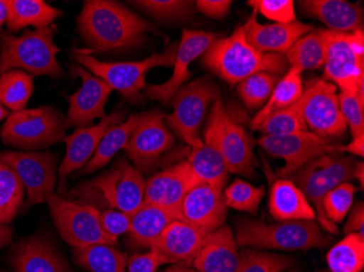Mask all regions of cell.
I'll use <instances>...</instances> for the list:
<instances>
[{"mask_svg": "<svg viewBox=\"0 0 364 272\" xmlns=\"http://www.w3.org/2000/svg\"><path fill=\"white\" fill-rule=\"evenodd\" d=\"M269 210L278 221L316 220L314 208L299 187L289 179H278L272 185Z\"/></svg>", "mask_w": 364, "mask_h": 272, "instance_id": "27", "label": "cell"}, {"mask_svg": "<svg viewBox=\"0 0 364 272\" xmlns=\"http://www.w3.org/2000/svg\"><path fill=\"white\" fill-rule=\"evenodd\" d=\"M139 9L165 22H185L196 14V3L190 0H140L130 1Z\"/></svg>", "mask_w": 364, "mask_h": 272, "instance_id": "38", "label": "cell"}, {"mask_svg": "<svg viewBox=\"0 0 364 272\" xmlns=\"http://www.w3.org/2000/svg\"><path fill=\"white\" fill-rule=\"evenodd\" d=\"M355 192L357 187L355 185L345 182L339 184L323 198V210L329 221L335 224L343 222L353 206Z\"/></svg>", "mask_w": 364, "mask_h": 272, "instance_id": "43", "label": "cell"}, {"mask_svg": "<svg viewBox=\"0 0 364 272\" xmlns=\"http://www.w3.org/2000/svg\"><path fill=\"white\" fill-rule=\"evenodd\" d=\"M259 144L272 156L285 161V165L278 170V177L282 179L291 177L318 157L337 154V144L309 131L289 135H262Z\"/></svg>", "mask_w": 364, "mask_h": 272, "instance_id": "15", "label": "cell"}, {"mask_svg": "<svg viewBox=\"0 0 364 272\" xmlns=\"http://www.w3.org/2000/svg\"><path fill=\"white\" fill-rule=\"evenodd\" d=\"M226 207L223 190L210 184L198 183L182 200L180 217L181 221L210 234L224 224Z\"/></svg>", "mask_w": 364, "mask_h": 272, "instance_id": "21", "label": "cell"}, {"mask_svg": "<svg viewBox=\"0 0 364 272\" xmlns=\"http://www.w3.org/2000/svg\"><path fill=\"white\" fill-rule=\"evenodd\" d=\"M337 154L343 153H349V154L357 155V156L363 157L364 155V134L359 135L353 138L351 143L348 145L337 144Z\"/></svg>", "mask_w": 364, "mask_h": 272, "instance_id": "50", "label": "cell"}, {"mask_svg": "<svg viewBox=\"0 0 364 272\" xmlns=\"http://www.w3.org/2000/svg\"><path fill=\"white\" fill-rule=\"evenodd\" d=\"M290 257L245 249L240 253V266L237 272H284L294 265Z\"/></svg>", "mask_w": 364, "mask_h": 272, "instance_id": "42", "label": "cell"}, {"mask_svg": "<svg viewBox=\"0 0 364 272\" xmlns=\"http://www.w3.org/2000/svg\"><path fill=\"white\" fill-rule=\"evenodd\" d=\"M70 69L73 75L81 77L82 87L77 93L67 97L69 109L65 118L69 126L87 128L95 119L106 116L104 108L112 89L105 81L79 65H71Z\"/></svg>", "mask_w": 364, "mask_h": 272, "instance_id": "19", "label": "cell"}, {"mask_svg": "<svg viewBox=\"0 0 364 272\" xmlns=\"http://www.w3.org/2000/svg\"><path fill=\"white\" fill-rule=\"evenodd\" d=\"M231 0H198L196 9L212 19L223 20L230 11Z\"/></svg>", "mask_w": 364, "mask_h": 272, "instance_id": "48", "label": "cell"}, {"mask_svg": "<svg viewBox=\"0 0 364 272\" xmlns=\"http://www.w3.org/2000/svg\"><path fill=\"white\" fill-rule=\"evenodd\" d=\"M147 114L149 112L132 114L127 119V121L108 128L96 149L95 154L83 169L80 170L79 175L95 173L100 168L105 167L120 149L124 148L131 134L138 128L139 124L144 121Z\"/></svg>", "mask_w": 364, "mask_h": 272, "instance_id": "30", "label": "cell"}, {"mask_svg": "<svg viewBox=\"0 0 364 272\" xmlns=\"http://www.w3.org/2000/svg\"><path fill=\"white\" fill-rule=\"evenodd\" d=\"M290 67L304 70L320 69L324 65V44L320 31L313 30L296 40L285 54Z\"/></svg>", "mask_w": 364, "mask_h": 272, "instance_id": "36", "label": "cell"}, {"mask_svg": "<svg viewBox=\"0 0 364 272\" xmlns=\"http://www.w3.org/2000/svg\"><path fill=\"white\" fill-rule=\"evenodd\" d=\"M46 202L57 230L71 246L75 249L97 244L117 246V239L107 234L102 228L100 210L93 206L65 200L54 193L47 197Z\"/></svg>", "mask_w": 364, "mask_h": 272, "instance_id": "11", "label": "cell"}, {"mask_svg": "<svg viewBox=\"0 0 364 272\" xmlns=\"http://www.w3.org/2000/svg\"><path fill=\"white\" fill-rule=\"evenodd\" d=\"M77 32L91 46L83 54L90 55L141 46L156 28L117 1L87 0L77 18Z\"/></svg>", "mask_w": 364, "mask_h": 272, "instance_id": "1", "label": "cell"}, {"mask_svg": "<svg viewBox=\"0 0 364 272\" xmlns=\"http://www.w3.org/2000/svg\"><path fill=\"white\" fill-rule=\"evenodd\" d=\"M237 244L259 249L309 251L324 249L333 241L314 220L280 221L267 224L243 218L236 224Z\"/></svg>", "mask_w": 364, "mask_h": 272, "instance_id": "4", "label": "cell"}, {"mask_svg": "<svg viewBox=\"0 0 364 272\" xmlns=\"http://www.w3.org/2000/svg\"><path fill=\"white\" fill-rule=\"evenodd\" d=\"M302 93H304L302 71L298 67H289L284 77H282L276 84L267 104L252 119L251 128L253 130H257L259 124L269 114L294 105L296 100L301 97Z\"/></svg>", "mask_w": 364, "mask_h": 272, "instance_id": "32", "label": "cell"}, {"mask_svg": "<svg viewBox=\"0 0 364 272\" xmlns=\"http://www.w3.org/2000/svg\"><path fill=\"white\" fill-rule=\"evenodd\" d=\"M165 263V259L155 249L145 254H134L127 259L129 272H156L157 268Z\"/></svg>", "mask_w": 364, "mask_h": 272, "instance_id": "47", "label": "cell"}, {"mask_svg": "<svg viewBox=\"0 0 364 272\" xmlns=\"http://www.w3.org/2000/svg\"><path fill=\"white\" fill-rule=\"evenodd\" d=\"M63 16V11L43 0H10L8 1V32H19L26 26L45 28Z\"/></svg>", "mask_w": 364, "mask_h": 272, "instance_id": "31", "label": "cell"}, {"mask_svg": "<svg viewBox=\"0 0 364 272\" xmlns=\"http://www.w3.org/2000/svg\"><path fill=\"white\" fill-rule=\"evenodd\" d=\"M8 1L0 0V34L3 32L4 24L7 23Z\"/></svg>", "mask_w": 364, "mask_h": 272, "instance_id": "52", "label": "cell"}, {"mask_svg": "<svg viewBox=\"0 0 364 272\" xmlns=\"http://www.w3.org/2000/svg\"><path fill=\"white\" fill-rule=\"evenodd\" d=\"M75 259L90 272H126L127 255L108 245L75 249Z\"/></svg>", "mask_w": 364, "mask_h": 272, "instance_id": "33", "label": "cell"}, {"mask_svg": "<svg viewBox=\"0 0 364 272\" xmlns=\"http://www.w3.org/2000/svg\"><path fill=\"white\" fill-rule=\"evenodd\" d=\"M131 217L128 212H119L114 210H100V220L102 228L107 234L116 237L130 230Z\"/></svg>", "mask_w": 364, "mask_h": 272, "instance_id": "46", "label": "cell"}, {"mask_svg": "<svg viewBox=\"0 0 364 272\" xmlns=\"http://www.w3.org/2000/svg\"><path fill=\"white\" fill-rule=\"evenodd\" d=\"M200 183L188 161H181L151 177L145 182L144 200L178 214L188 192Z\"/></svg>", "mask_w": 364, "mask_h": 272, "instance_id": "20", "label": "cell"}, {"mask_svg": "<svg viewBox=\"0 0 364 272\" xmlns=\"http://www.w3.org/2000/svg\"><path fill=\"white\" fill-rule=\"evenodd\" d=\"M11 240V228L8 224H0V249L9 245Z\"/></svg>", "mask_w": 364, "mask_h": 272, "instance_id": "51", "label": "cell"}, {"mask_svg": "<svg viewBox=\"0 0 364 272\" xmlns=\"http://www.w3.org/2000/svg\"><path fill=\"white\" fill-rule=\"evenodd\" d=\"M145 180L138 168L119 161L96 179L79 184L71 197L96 210H114L134 214L144 200Z\"/></svg>", "mask_w": 364, "mask_h": 272, "instance_id": "3", "label": "cell"}, {"mask_svg": "<svg viewBox=\"0 0 364 272\" xmlns=\"http://www.w3.org/2000/svg\"><path fill=\"white\" fill-rule=\"evenodd\" d=\"M0 272H1V271H0Z\"/></svg>", "mask_w": 364, "mask_h": 272, "instance_id": "57", "label": "cell"}, {"mask_svg": "<svg viewBox=\"0 0 364 272\" xmlns=\"http://www.w3.org/2000/svg\"><path fill=\"white\" fill-rule=\"evenodd\" d=\"M191 265L196 272L238 271L240 253L232 230L223 226L206 235Z\"/></svg>", "mask_w": 364, "mask_h": 272, "instance_id": "22", "label": "cell"}, {"mask_svg": "<svg viewBox=\"0 0 364 272\" xmlns=\"http://www.w3.org/2000/svg\"><path fill=\"white\" fill-rule=\"evenodd\" d=\"M343 232L346 234L358 233L364 237V205L363 202H358L357 205L351 210L348 221L345 224Z\"/></svg>", "mask_w": 364, "mask_h": 272, "instance_id": "49", "label": "cell"}, {"mask_svg": "<svg viewBox=\"0 0 364 272\" xmlns=\"http://www.w3.org/2000/svg\"><path fill=\"white\" fill-rule=\"evenodd\" d=\"M124 110L112 111L102 118L100 124L95 126L79 128L65 136V143L67 146L65 156L59 167V185L58 193L65 195L67 189V179L73 171L81 169L91 161L95 154L98 145L101 143L104 134L108 128L114 124H119L124 118Z\"/></svg>", "mask_w": 364, "mask_h": 272, "instance_id": "18", "label": "cell"}, {"mask_svg": "<svg viewBox=\"0 0 364 272\" xmlns=\"http://www.w3.org/2000/svg\"><path fill=\"white\" fill-rule=\"evenodd\" d=\"M208 70L230 85L257 72H287V61L280 54H263L247 42L245 28L239 26L228 38H218L203 54Z\"/></svg>", "mask_w": 364, "mask_h": 272, "instance_id": "2", "label": "cell"}, {"mask_svg": "<svg viewBox=\"0 0 364 272\" xmlns=\"http://www.w3.org/2000/svg\"><path fill=\"white\" fill-rule=\"evenodd\" d=\"M304 13L316 18L335 32L350 33L363 31V9L361 6L345 0H302Z\"/></svg>", "mask_w": 364, "mask_h": 272, "instance_id": "26", "label": "cell"}, {"mask_svg": "<svg viewBox=\"0 0 364 272\" xmlns=\"http://www.w3.org/2000/svg\"><path fill=\"white\" fill-rule=\"evenodd\" d=\"M290 272H299V271H298V270H292V271H290Z\"/></svg>", "mask_w": 364, "mask_h": 272, "instance_id": "56", "label": "cell"}, {"mask_svg": "<svg viewBox=\"0 0 364 272\" xmlns=\"http://www.w3.org/2000/svg\"><path fill=\"white\" fill-rule=\"evenodd\" d=\"M8 116V110L3 105H0V122L3 121L4 119H7Z\"/></svg>", "mask_w": 364, "mask_h": 272, "instance_id": "55", "label": "cell"}, {"mask_svg": "<svg viewBox=\"0 0 364 272\" xmlns=\"http://www.w3.org/2000/svg\"><path fill=\"white\" fill-rule=\"evenodd\" d=\"M56 30V26H50L26 31L21 36L3 31L0 34V77L14 69H24L33 77H63V67L57 60L59 48L54 42Z\"/></svg>", "mask_w": 364, "mask_h": 272, "instance_id": "5", "label": "cell"}, {"mask_svg": "<svg viewBox=\"0 0 364 272\" xmlns=\"http://www.w3.org/2000/svg\"><path fill=\"white\" fill-rule=\"evenodd\" d=\"M0 163L9 165L23 183L28 200L23 210L46 202L56 186L58 156L50 151L22 153L0 151Z\"/></svg>", "mask_w": 364, "mask_h": 272, "instance_id": "14", "label": "cell"}, {"mask_svg": "<svg viewBox=\"0 0 364 272\" xmlns=\"http://www.w3.org/2000/svg\"><path fill=\"white\" fill-rule=\"evenodd\" d=\"M278 81L273 73L257 72L241 81L237 91L247 109L255 110L267 104Z\"/></svg>", "mask_w": 364, "mask_h": 272, "instance_id": "40", "label": "cell"}, {"mask_svg": "<svg viewBox=\"0 0 364 272\" xmlns=\"http://www.w3.org/2000/svg\"><path fill=\"white\" fill-rule=\"evenodd\" d=\"M218 36L216 33L183 28L181 40L178 43L173 75L161 84H145V96L163 105H169L171 98L191 77L189 65L192 61L202 56Z\"/></svg>", "mask_w": 364, "mask_h": 272, "instance_id": "16", "label": "cell"}, {"mask_svg": "<svg viewBox=\"0 0 364 272\" xmlns=\"http://www.w3.org/2000/svg\"><path fill=\"white\" fill-rule=\"evenodd\" d=\"M220 99V89L210 75L186 84L171 98L173 114H165L164 122L175 131L191 148L201 147L200 128L206 110L213 102Z\"/></svg>", "mask_w": 364, "mask_h": 272, "instance_id": "10", "label": "cell"}, {"mask_svg": "<svg viewBox=\"0 0 364 272\" xmlns=\"http://www.w3.org/2000/svg\"><path fill=\"white\" fill-rule=\"evenodd\" d=\"M188 163L191 165L200 183L224 189L228 180V169L210 131L205 129L204 142L201 147L191 148Z\"/></svg>", "mask_w": 364, "mask_h": 272, "instance_id": "29", "label": "cell"}, {"mask_svg": "<svg viewBox=\"0 0 364 272\" xmlns=\"http://www.w3.org/2000/svg\"><path fill=\"white\" fill-rule=\"evenodd\" d=\"M247 42L263 54H280L285 56L296 40L314 30L313 24L296 21L291 24H261L257 12L243 26Z\"/></svg>", "mask_w": 364, "mask_h": 272, "instance_id": "23", "label": "cell"}, {"mask_svg": "<svg viewBox=\"0 0 364 272\" xmlns=\"http://www.w3.org/2000/svg\"><path fill=\"white\" fill-rule=\"evenodd\" d=\"M247 5L253 8V11L259 12L275 23L291 24L296 22L292 0H249Z\"/></svg>", "mask_w": 364, "mask_h": 272, "instance_id": "44", "label": "cell"}, {"mask_svg": "<svg viewBox=\"0 0 364 272\" xmlns=\"http://www.w3.org/2000/svg\"><path fill=\"white\" fill-rule=\"evenodd\" d=\"M69 124L56 108L22 109L10 114L0 130L4 144L24 151H38L63 142Z\"/></svg>", "mask_w": 364, "mask_h": 272, "instance_id": "8", "label": "cell"}, {"mask_svg": "<svg viewBox=\"0 0 364 272\" xmlns=\"http://www.w3.org/2000/svg\"><path fill=\"white\" fill-rule=\"evenodd\" d=\"M206 130L212 133L228 173L247 178L255 175L252 138L227 114L222 99L213 104Z\"/></svg>", "mask_w": 364, "mask_h": 272, "instance_id": "12", "label": "cell"}, {"mask_svg": "<svg viewBox=\"0 0 364 272\" xmlns=\"http://www.w3.org/2000/svg\"><path fill=\"white\" fill-rule=\"evenodd\" d=\"M339 107L353 138L364 134V97L357 93H339Z\"/></svg>", "mask_w": 364, "mask_h": 272, "instance_id": "45", "label": "cell"}, {"mask_svg": "<svg viewBox=\"0 0 364 272\" xmlns=\"http://www.w3.org/2000/svg\"><path fill=\"white\" fill-rule=\"evenodd\" d=\"M318 31L324 44V80L341 93H357L364 97L363 31Z\"/></svg>", "mask_w": 364, "mask_h": 272, "instance_id": "7", "label": "cell"}, {"mask_svg": "<svg viewBox=\"0 0 364 272\" xmlns=\"http://www.w3.org/2000/svg\"><path fill=\"white\" fill-rule=\"evenodd\" d=\"M327 263L332 272H361L364 265V237L350 233L329 249Z\"/></svg>", "mask_w": 364, "mask_h": 272, "instance_id": "34", "label": "cell"}, {"mask_svg": "<svg viewBox=\"0 0 364 272\" xmlns=\"http://www.w3.org/2000/svg\"><path fill=\"white\" fill-rule=\"evenodd\" d=\"M357 163L353 156L323 155L289 177L316 210V219L323 230L331 234L337 235L339 230L336 224L327 219L323 210V198L339 184L355 179Z\"/></svg>", "mask_w": 364, "mask_h": 272, "instance_id": "6", "label": "cell"}, {"mask_svg": "<svg viewBox=\"0 0 364 272\" xmlns=\"http://www.w3.org/2000/svg\"><path fill=\"white\" fill-rule=\"evenodd\" d=\"M177 47L178 43H173L163 54H153L144 60L132 62H103L80 50L73 56L80 65L105 81L112 89L122 93L132 103H140L147 72L156 67H173Z\"/></svg>", "mask_w": 364, "mask_h": 272, "instance_id": "9", "label": "cell"}, {"mask_svg": "<svg viewBox=\"0 0 364 272\" xmlns=\"http://www.w3.org/2000/svg\"><path fill=\"white\" fill-rule=\"evenodd\" d=\"M206 235L185 221L175 220L164 229L151 249L159 251L166 263L190 266Z\"/></svg>", "mask_w": 364, "mask_h": 272, "instance_id": "25", "label": "cell"}, {"mask_svg": "<svg viewBox=\"0 0 364 272\" xmlns=\"http://www.w3.org/2000/svg\"><path fill=\"white\" fill-rule=\"evenodd\" d=\"M33 75L21 70H10L0 77V105L12 111L26 109L34 91Z\"/></svg>", "mask_w": 364, "mask_h": 272, "instance_id": "35", "label": "cell"}, {"mask_svg": "<svg viewBox=\"0 0 364 272\" xmlns=\"http://www.w3.org/2000/svg\"><path fill=\"white\" fill-rule=\"evenodd\" d=\"M165 272H196V270L192 269L190 266L185 265V263H173V266L169 267Z\"/></svg>", "mask_w": 364, "mask_h": 272, "instance_id": "53", "label": "cell"}, {"mask_svg": "<svg viewBox=\"0 0 364 272\" xmlns=\"http://www.w3.org/2000/svg\"><path fill=\"white\" fill-rule=\"evenodd\" d=\"M175 220H180L175 212L142 202L131 217L130 230L128 231L131 245L136 249H151L164 229Z\"/></svg>", "mask_w": 364, "mask_h": 272, "instance_id": "28", "label": "cell"}, {"mask_svg": "<svg viewBox=\"0 0 364 272\" xmlns=\"http://www.w3.org/2000/svg\"><path fill=\"white\" fill-rule=\"evenodd\" d=\"M302 116L308 130L324 140L341 138L348 129L339 107L337 87L324 79L306 83L301 97Z\"/></svg>", "mask_w": 364, "mask_h": 272, "instance_id": "13", "label": "cell"}, {"mask_svg": "<svg viewBox=\"0 0 364 272\" xmlns=\"http://www.w3.org/2000/svg\"><path fill=\"white\" fill-rule=\"evenodd\" d=\"M257 130L261 131L263 135H289L306 132L308 126L302 116L300 98L294 105L269 114L259 124Z\"/></svg>", "mask_w": 364, "mask_h": 272, "instance_id": "39", "label": "cell"}, {"mask_svg": "<svg viewBox=\"0 0 364 272\" xmlns=\"http://www.w3.org/2000/svg\"><path fill=\"white\" fill-rule=\"evenodd\" d=\"M14 272H70L56 247L44 234H36L20 241L12 249Z\"/></svg>", "mask_w": 364, "mask_h": 272, "instance_id": "24", "label": "cell"}, {"mask_svg": "<svg viewBox=\"0 0 364 272\" xmlns=\"http://www.w3.org/2000/svg\"><path fill=\"white\" fill-rule=\"evenodd\" d=\"M24 185L9 165L0 163V224H8L23 206Z\"/></svg>", "mask_w": 364, "mask_h": 272, "instance_id": "37", "label": "cell"}, {"mask_svg": "<svg viewBox=\"0 0 364 272\" xmlns=\"http://www.w3.org/2000/svg\"><path fill=\"white\" fill-rule=\"evenodd\" d=\"M355 178L360 182L361 189H363L364 185V165L363 163L358 161L357 167H355Z\"/></svg>", "mask_w": 364, "mask_h": 272, "instance_id": "54", "label": "cell"}, {"mask_svg": "<svg viewBox=\"0 0 364 272\" xmlns=\"http://www.w3.org/2000/svg\"><path fill=\"white\" fill-rule=\"evenodd\" d=\"M164 116L165 114L159 110L149 111L144 121L139 124L124 146L127 154L141 173L152 171L175 142L164 122Z\"/></svg>", "mask_w": 364, "mask_h": 272, "instance_id": "17", "label": "cell"}, {"mask_svg": "<svg viewBox=\"0 0 364 272\" xmlns=\"http://www.w3.org/2000/svg\"><path fill=\"white\" fill-rule=\"evenodd\" d=\"M264 195V186L257 187L247 182L237 179L225 190L224 200L227 207L257 214L259 202L263 200Z\"/></svg>", "mask_w": 364, "mask_h": 272, "instance_id": "41", "label": "cell"}]
</instances>
